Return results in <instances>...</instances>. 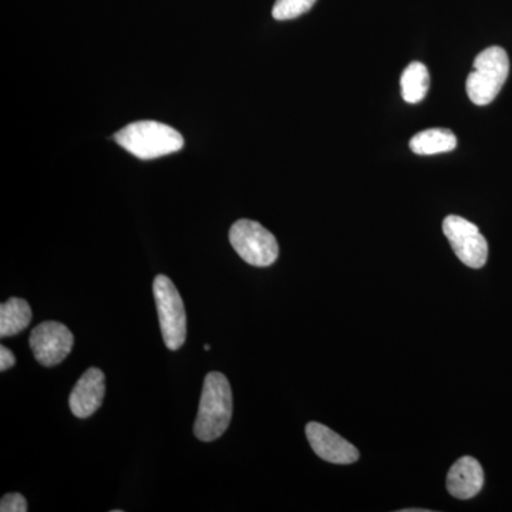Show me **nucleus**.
<instances>
[{"mask_svg": "<svg viewBox=\"0 0 512 512\" xmlns=\"http://www.w3.org/2000/svg\"><path fill=\"white\" fill-rule=\"evenodd\" d=\"M28 510V501L19 493L6 494L0 501V511L2 512H26Z\"/></svg>", "mask_w": 512, "mask_h": 512, "instance_id": "15", "label": "nucleus"}, {"mask_svg": "<svg viewBox=\"0 0 512 512\" xmlns=\"http://www.w3.org/2000/svg\"><path fill=\"white\" fill-rule=\"evenodd\" d=\"M403 99L410 104L420 103L430 89L429 69L423 63L413 62L404 69L402 80Z\"/></svg>", "mask_w": 512, "mask_h": 512, "instance_id": "13", "label": "nucleus"}, {"mask_svg": "<svg viewBox=\"0 0 512 512\" xmlns=\"http://www.w3.org/2000/svg\"><path fill=\"white\" fill-rule=\"evenodd\" d=\"M510 74V59L500 46H491L483 50L474 60V69L467 77L468 99L476 106L493 103L500 94Z\"/></svg>", "mask_w": 512, "mask_h": 512, "instance_id": "3", "label": "nucleus"}, {"mask_svg": "<svg viewBox=\"0 0 512 512\" xmlns=\"http://www.w3.org/2000/svg\"><path fill=\"white\" fill-rule=\"evenodd\" d=\"M204 349H205V350H207V352H208V350H210V349H211V346H210V345H205V346H204Z\"/></svg>", "mask_w": 512, "mask_h": 512, "instance_id": "17", "label": "nucleus"}, {"mask_svg": "<svg viewBox=\"0 0 512 512\" xmlns=\"http://www.w3.org/2000/svg\"><path fill=\"white\" fill-rule=\"evenodd\" d=\"M229 242L247 264L258 268L271 266L279 256V245L274 234L262 227L259 222H235L229 231Z\"/></svg>", "mask_w": 512, "mask_h": 512, "instance_id": "5", "label": "nucleus"}, {"mask_svg": "<svg viewBox=\"0 0 512 512\" xmlns=\"http://www.w3.org/2000/svg\"><path fill=\"white\" fill-rule=\"evenodd\" d=\"M443 232L457 258L468 268L480 269L487 264V239L473 222L458 215H448L443 221Z\"/></svg>", "mask_w": 512, "mask_h": 512, "instance_id": "6", "label": "nucleus"}, {"mask_svg": "<svg viewBox=\"0 0 512 512\" xmlns=\"http://www.w3.org/2000/svg\"><path fill=\"white\" fill-rule=\"evenodd\" d=\"M30 349L42 366L53 367L62 363L72 352L74 336L66 325L43 322L30 333Z\"/></svg>", "mask_w": 512, "mask_h": 512, "instance_id": "7", "label": "nucleus"}, {"mask_svg": "<svg viewBox=\"0 0 512 512\" xmlns=\"http://www.w3.org/2000/svg\"><path fill=\"white\" fill-rule=\"evenodd\" d=\"M15 365V355H13L8 348H5V346H0V370H2V372H6V370Z\"/></svg>", "mask_w": 512, "mask_h": 512, "instance_id": "16", "label": "nucleus"}, {"mask_svg": "<svg viewBox=\"0 0 512 512\" xmlns=\"http://www.w3.org/2000/svg\"><path fill=\"white\" fill-rule=\"evenodd\" d=\"M316 0H276L272 16L276 20L299 18L315 6Z\"/></svg>", "mask_w": 512, "mask_h": 512, "instance_id": "14", "label": "nucleus"}, {"mask_svg": "<svg viewBox=\"0 0 512 512\" xmlns=\"http://www.w3.org/2000/svg\"><path fill=\"white\" fill-rule=\"evenodd\" d=\"M484 485V470L476 458L463 457L454 463L447 474L448 493L458 500L476 497Z\"/></svg>", "mask_w": 512, "mask_h": 512, "instance_id": "10", "label": "nucleus"}, {"mask_svg": "<svg viewBox=\"0 0 512 512\" xmlns=\"http://www.w3.org/2000/svg\"><path fill=\"white\" fill-rule=\"evenodd\" d=\"M457 147V137L447 128H429L410 140V150L417 156L448 153Z\"/></svg>", "mask_w": 512, "mask_h": 512, "instance_id": "12", "label": "nucleus"}, {"mask_svg": "<svg viewBox=\"0 0 512 512\" xmlns=\"http://www.w3.org/2000/svg\"><path fill=\"white\" fill-rule=\"evenodd\" d=\"M232 409L234 400L227 376L220 372L208 373L202 386L200 407L194 424L197 439L204 443L220 439L231 423Z\"/></svg>", "mask_w": 512, "mask_h": 512, "instance_id": "1", "label": "nucleus"}, {"mask_svg": "<svg viewBox=\"0 0 512 512\" xmlns=\"http://www.w3.org/2000/svg\"><path fill=\"white\" fill-rule=\"evenodd\" d=\"M153 292L165 346L170 350H178L187 338V315L183 298L173 281L165 275L156 276Z\"/></svg>", "mask_w": 512, "mask_h": 512, "instance_id": "4", "label": "nucleus"}, {"mask_svg": "<svg viewBox=\"0 0 512 512\" xmlns=\"http://www.w3.org/2000/svg\"><path fill=\"white\" fill-rule=\"evenodd\" d=\"M114 140L141 160L168 156L184 146V138L175 128L157 121L128 124L114 134Z\"/></svg>", "mask_w": 512, "mask_h": 512, "instance_id": "2", "label": "nucleus"}, {"mask_svg": "<svg viewBox=\"0 0 512 512\" xmlns=\"http://www.w3.org/2000/svg\"><path fill=\"white\" fill-rule=\"evenodd\" d=\"M32 322V308L25 299L12 298L0 305V338H12Z\"/></svg>", "mask_w": 512, "mask_h": 512, "instance_id": "11", "label": "nucleus"}, {"mask_svg": "<svg viewBox=\"0 0 512 512\" xmlns=\"http://www.w3.org/2000/svg\"><path fill=\"white\" fill-rule=\"evenodd\" d=\"M306 437L312 450L328 463L353 464L359 460V450L323 424L316 421L309 423L306 426Z\"/></svg>", "mask_w": 512, "mask_h": 512, "instance_id": "8", "label": "nucleus"}, {"mask_svg": "<svg viewBox=\"0 0 512 512\" xmlns=\"http://www.w3.org/2000/svg\"><path fill=\"white\" fill-rule=\"evenodd\" d=\"M106 393V376L97 367H90L80 377L70 394V410L79 419H87L100 409Z\"/></svg>", "mask_w": 512, "mask_h": 512, "instance_id": "9", "label": "nucleus"}]
</instances>
